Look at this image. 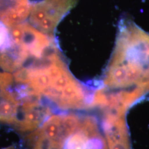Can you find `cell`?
I'll return each mask as SVG.
<instances>
[{
	"instance_id": "cell-7",
	"label": "cell",
	"mask_w": 149,
	"mask_h": 149,
	"mask_svg": "<svg viewBox=\"0 0 149 149\" xmlns=\"http://www.w3.org/2000/svg\"><path fill=\"white\" fill-rule=\"evenodd\" d=\"M29 58V55L23 48L10 40V44L0 51V67L5 72L13 73L24 65Z\"/></svg>"
},
{
	"instance_id": "cell-4",
	"label": "cell",
	"mask_w": 149,
	"mask_h": 149,
	"mask_svg": "<svg viewBox=\"0 0 149 149\" xmlns=\"http://www.w3.org/2000/svg\"><path fill=\"white\" fill-rule=\"evenodd\" d=\"M49 104L43 101L42 96H33L23 102L21 117L13 126L21 132H33L52 115L53 109Z\"/></svg>"
},
{
	"instance_id": "cell-8",
	"label": "cell",
	"mask_w": 149,
	"mask_h": 149,
	"mask_svg": "<svg viewBox=\"0 0 149 149\" xmlns=\"http://www.w3.org/2000/svg\"><path fill=\"white\" fill-rule=\"evenodd\" d=\"M21 103L11 88H0V123L14 125Z\"/></svg>"
},
{
	"instance_id": "cell-1",
	"label": "cell",
	"mask_w": 149,
	"mask_h": 149,
	"mask_svg": "<svg viewBox=\"0 0 149 149\" xmlns=\"http://www.w3.org/2000/svg\"><path fill=\"white\" fill-rule=\"evenodd\" d=\"M102 82L109 90L149 93V33L132 20L123 18L119 22L114 48Z\"/></svg>"
},
{
	"instance_id": "cell-6",
	"label": "cell",
	"mask_w": 149,
	"mask_h": 149,
	"mask_svg": "<svg viewBox=\"0 0 149 149\" xmlns=\"http://www.w3.org/2000/svg\"><path fill=\"white\" fill-rule=\"evenodd\" d=\"M29 0H0V20L8 29L24 22L29 16Z\"/></svg>"
},
{
	"instance_id": "cell-5",
	"label": "cell",
	"mask_w": 149,
	"mask_h": 149,
	"mask_svg": "<svg viewBox=\"0 0 149 149\" xmlns=\"http://www.w3.org/2000/svg\"><path fill=\"white\" fill-rule=\"evenodd\" d=\"M109 149H132L129 132L125 117L110 118L103 123Z\"/></svg>"
},
{
	"instance_id": "cell-9",
	"label": "cell",
	"mask_w": 149,
	"mask_h": 149,
	"mask_svg": "<svg viewBox=\"0 0 149 149\" xmlns=\"http://www.w3.org/2000/svg\"><path fill=\"white\" fill-rule=\"evenodd\" d=\"M10 40L9 30L0 20V51L10 44Z\"/></svg>"
},
{
	"instance_id": "cell-3",
	"label": "cell",
	"mask_w": 149,
	"mask_h": 149,
	"mask_svg": "<svg viewBox=\"0 0 149 149\" xmlns=\"http://www.w3.org/2000/svg\"><path fill=\"white\" fill-rule=\"evenodd\" d=\"M11 40L23 48L33 59H40L56 47L53 36L39 31L28 22L8 29Z\"/></svg>"
},
{
	"instance_id": "cell-2",
	"label": "cell",
	"mask_w": 149,
	"mask_h": 149,
	"mask_svg": "<svg viewBox=\"0 0 149 149\" xmlns=\"http://www.w3.org/2000/svg\"><path fill=\"white\" fill-rule=\"evenodd\" d=\"M77 0H42L31 4L29 21L43 33L52 36L59 23L77 3Z\"/></svg>"
}]
</instances>
